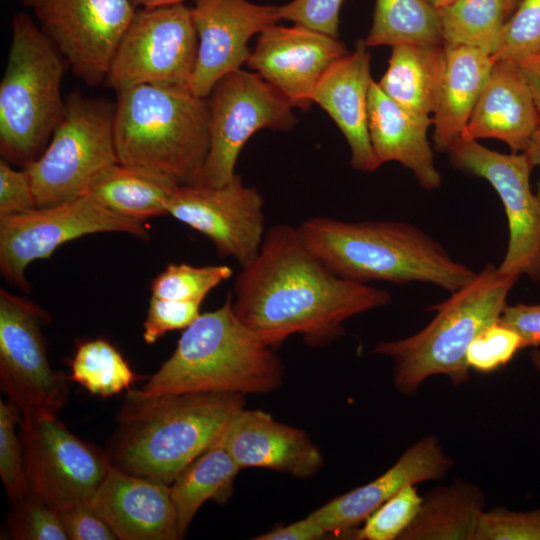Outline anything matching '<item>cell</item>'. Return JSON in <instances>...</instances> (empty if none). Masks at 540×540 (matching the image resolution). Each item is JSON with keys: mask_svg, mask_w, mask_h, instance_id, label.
<instances>
[{"mask_svg": "<svg viewBox=\"0 0 540 540\" xmlns=\"http://www.w3.org/2000/svg\"><path fill=\"white\" fill-rule=\"evenodd\" d=\"M387 290L331 272L306 246L297 227L272 226L256 257L241 266L232 306L237 318L266 346L300 334L311 347L344 334V322L386 306Z\"/></svg>", "mask_w": 540, "mask_h": 540, "instance_id": "6da1fadb", "label": "cell"}, {"mask_svg": "<svg viewBox=\"0 0 540 540\" xmlns=\"http://www.w3.org/2000/svg\"><path fill=\"white\" fill-rule=\"evenodd\" d=\"M243 408L245 395L238 393L146 396L130 389L117 414L107 453L114 467L171 485L222 436Z\"/></svg>", "mask_w": 540, "mask_h": 540, "instance_id": "7a4b0ae2", "label": "cell"}, {"mask_svg": "<svg viewBox=\"0 0 540 540\" xmlns=\"http://www.w3.org/2000/svg\"><path fill=\"white\" fill-rule=\"evenodd\" d=\"M310 251L334 274L367 283H428L453 293L476 276L434 238L400 221L312 217L297 227Z\"/></svg>", "mask_w": 540, "mask_h": 540, "instance_id": "3957f363", "label": "cell"}, {"mask_svg": "<svg viewBox=\"0 0 540 540\" xmlns=\"http://www.w3.org/2000/svg\"><path fill=\"white\" fill-rule=\"evenodd\" d=\"M284 374L279 356L237 318L229 293L221 307L184 329L172 355L138 391L268 394L283 385Z\"/></svg>", "mask_w": 540, "mask_h": 540, "instance_id": "277c9868", "label": "cell"}, {"mask_svg": "<svg viewBox=\"0 0 540 540\" xmlns=\"http://www.w3.org/2000/svg\"><path fill=\"white\" fill-rule=\"evenodd\" d=\"M519 277L486 264L470 283L428 308L436 315L422 330L404 339L376 344L372 353L392 360L397 390L412 395L435 375L448 377L453 385L467 382V350L477 336L498 321Z\"/></svg>", "mask_w": 540, "mask_h": 540, "instance_id": "5b68a950", "label": "cell"}, {"mask_svg": "<svg viewBox=\"0 0 540 540\" xmlns=\"http://www.w3.org/2000/svg\"><path fill=\"white\" fill-rule=\"evenodd\" d=\"M117 92L118 161L197 184L209 149V104L189 88L136 85Z\"/></svg>", "mask_w": 540, "mask_h": 540, "instance_id": "8992f818", "label": "cell"}, {"mask_svg": "<svg viewBox=\"0 0 540 540\" xmlns=\"http://www.w3.org/2000/svg\"><path fill=\"white\" fill-rule=\"evenodd\" d=\"M67 65L30 16H14L0 82V152L7 162L25 168L46 148L65 111L61 83Z\"/></svg>", "mask_w": 540, "mask_h": 540, "instance_id": "52a82bcc", "label": "cell"}, {"mask_svg": "<svg viewBox=\"0 0 540 540\" xmlns=\"http://www.w3.org/2000/svg\"><path fill=\"white\" fill-rule=\"evenodd\" d=\"M115 106L75 92L42 154L24 169L37 207L86 194L99 176L118 163L114 141Z\"/></svg>", "mask_w": 540, "mask_h": 540, "instance_id": "ba28073f", "label": "cell"}, {"mask_svg": "<svg viewBox=\"0 0 540 540\" xmlns=\"http://www.w3.org/2000/svg\"><path fill=\"white\" fill-rule=\"evenodd\" d=\"M101 232L149 238L142 221L112 211L90 194L0 217L1 274L9 283L28 291L25 270L31 262L49 258L68 241Z\"/></svg>", "mask_w": 540, "mask_h": 540, "instance_id": "9c48e42d", "label": "cell"}, {"mask_svg": "<svg viewBox=\"0 0 540 540\" xmlns=\"http://www.w3.org/2000/svg\"><path fill=\"white\" fill-rule=\"evenodd\" d=\"M19 430L29 491L56 510L89 503L112 467L108 453L49 411L21 413Z\"/></svg>", "mask_w": 540, "mask_h": 540, "instance_id": "30bf717a", "label": "cell"}, {"mask_svg": "<svg viewBox=\"0 0 540 540\" xmlns=\"http://www.w3.org/2000/svg\"><path fill=\"white\" fill-rule=\"evenodd\" d=\"M197 52L192 7L141 8L135 10L105 81L116 91L144 84L189 88Z\"/></svg>", "mask_w": 540, "mask_h": 540, "instance_id": "8fae6325", "label": "cell"}, {"mask_svg": "<svg viewBox=\"0 0 540 540\" xmlns=\"http://www.w3.org/2000/svg\"><path fill=\"white\" fill-rule=\"evenodd\" d=\"M210 96L209 149L197 184L217 187L236 175L240 151L254 133L289 130L296 118L290 102L256 72L226 74Z\"/></svg>", "mask_w": 540, "mask_h": 540, "instance_id": "7c38bea8", "label": "cell"}, {"mask_svg": "<svg viewBox=\"0 0 540 540\" xmlns=\"http://www.w3.org/2000/svg\"><path fill=\"white\" fill-rule=\"evenodd\" d=\"M47 312L32 301L0 290V382L20 413L58 414L68 400L69 376L48 362L42 326Z\"/></svg>", "mask_w": 540, "mask_h": 540, "instance_id": "4fadbf2b", "label": "cell"}, {"mask_svg": "<svg viewBox=\"0 0 540 540\" xmlns=\"http://www.w3.org/2000/svg\"><path fill=\"white\" fill-rule=\"evenodd\" d=\"M42 31L87 85L106 80L135 13L132 0H22Z\"/></svg>", "mask_w": 540, "mask_h": 540, "instance_id": "5bb4252c", "label": "cell"}, {"mask_svg": "<svg viewBox=\"0 0 540 540\" xmlns=\"http://www.w3.org/2000/svg\"><path fill=\"white\" fill-rule=\"evenodd\" d=\"M447 153L456 168L487 180L503 203L509 240L499 270L540 282V208L531 190L532 167L526 156L502 154L461 138Z\"/></svg>", "mask_w": 540, "mask_h": 540, "instance_id": "9a60e30c", "label": "cell"}, {"mask_svg": "<svg viewBox=\"0 0 540 540\" xmlns=\"http://www.w3.org/2000/svg\"><path fill=\"white\" fill-rule=\"evenodd\" d=\"M264 200L239 175L217 186L180 184L168 214L212 241L221 257L244 266L258 254L265 236Z\"/></svg>", "mask_w": 540, "mask_h": 540, "instance_id": "2e32d148", "label": "cell"}, {"mask_svg": "<svg viewBox=\"0 0 540 540\" xmlns=\"http://www.w3.org/2000/svg\"><path fill=\"white\" fill-rule=\"evenodd\" d=\"M192 16L198 36L197 60L189 90L207 98L226 74L250 56L249 39L280 19L277 6L247 0H195Z\"/></svg>", "mask_w": 540, "mask_h": 540, "instance_id": "e0dca14e", "label": "cell"}, {"mask_svg": "<svg viewBox=\"0 0 540 540\" xmlns=\"http://www.w3.org/2000/svg\"><path fill=\"white\" fill-rule=\"evenodd\" d=\"M347 53L336 37L302 25L274 24L259 34L246 63L293 107L307 109L324 74Z\"/></svg>", "mask_w": 540, "mask_h": 540, "instance_id": "ac0fdd59", "label": "cell"}, {"mask_svg": "<svg viewBox=\"0 0 540 540\" xmlns=\"http://www.w3.org/2000/svg\"><path fill=\"white\" fill-rule=\"evenodd\" d=\"M452 465L438 438L426 435L409 447L382 475L331 499L308 516L326 534L348 532L403 488L442 479Z\"/></svg>", "mask_w": 540, "mask_h": 540, "instance_id": "d6986e66", "label": "cell"}, {"mask_svg": "<svg viewBox=\"0 0 540 540\" xmlns=\"http://www.w3.org/2000/svg\"><path fill=\"white\" fill-rule=\"evenodd\" d=\"M224 446L244 468H266L306 479L323 467L320 449L309 435L276 421L262 410L243 408L222 435Z\"/></svg>", "mask_w": 540, "mask_h": 540, "instance_id": "ffe728a7", "label": "cell"}, {"mask_svg": "<svg viewBox=\"0 0 540 540\" xmlns=\"http://www.w3.org/2000/svg\"><path fill=\"white\" fill-rule=\"evenodd\" d=\"M120 540L181 539L170 485L112 465L89 502Z\"/></svg>", "mask_w": 540, "mask_h": 540, "instance_id": "44dd1931", "label": "cell"}, {"mask_svg": "<svg viewBox=\"0 0 540 540\" xmlns=\"http://www.w3.org/2000/svg\"><path fill=\"white\" fill-rule=\"evenodd\" d=\"M372 82L370 54L365 42L359 40L353 52L328 69L313 93V102L329 114L343 133L350 148L351 166L362 172H373L381 166L368 131Z\"/></svg>", "mask_w": 540, "mask_h": 540, "instance_id": "7402d4cb", "label": "cell"}, {"mask_svg": "<svg viewBox=\"0 0 540 540\" xmlns=\"http://www.w3.org/2000/svg\"><path fill=\"white\" fill-rule=\"evenodd\" d=\"M539 126L540 115L515 63L497 60L460 138H495L512 153H522Z\"/></svg>", "mask_w": 540, "mask_h": 540, "instance_id": "603a6c76", "label": "cell"}, {"mask_svg": "<svg viewBox=\"0 0 540 540\" xmlns=\"http://www.w3.org/2000/svg\"><path fill=\"white\" fill-rule=\"evenodd\" d=\"M368 131L380 165L399 162L413 173L422 188L441 187L442 177L434 163L427 129L417 124L374 81L368 97Z\"/></svg>", "mask_w": 540, "mask_h": 540, "instance_id": "cb8c5ba5", "label": "cell"}, {"mask_svg": "<svg viewBox=\"0 0 540 540\" xmlns=\"http://www.w3.org/2000/svg\"><path fill=\"white\" fill-rule=\"evenodd\" d=\"M445 70L432 115L435 149L447 152L462 134L496 62L493 55L463 45H444Z\"/></svg>", "mask_w": 540, "mask_h": 540, "instance_id": "d4e9b609", "label": "cell"}, {"mask_svg": "<svg viewBox=\"0 0 540 540\" xmlns=\"http://www.w3.org/2000/svg\"><path fill=\"white\" fill-rule=\"evenodd\" d=\"M444 70V45H395L388 68L377 83L417 124L428 129Z\"/></svg>", "mask_w": 540, "mask_h": 540, "instance_id": "484cf974", "label": "cell"}, {"mask_svg": "<svg viewBox=\"0 0 540 540\" xmlns=\"http://www.w3.org/2000/svg\"><path fill=\"white\" fill-rule=\"evenodd\" d=\"M180 184L167 173L118 162L104 171L86 194L120 215L143 222L168 214V204Z\"/></svg>", "mask_w": 540, "mask_h": 540, "instance_id": "4316f807", "label": "cell"}, {"mask_svg": "<svg viewBox=\"0 0 540 540\" xmlns=\"http://www.w3.org/2000/svg\"><path fill=\"white\" fill-rule=\"evenodd\" d=\"M485 502L482 490L463 479L435 487L399 540H474Z\"/></svg>", "mask_w": 540, "mask_h": 540, "instance_id": "83f0119b", "label": "cell"}, {"mask_svg": "<svg viewBox=\"0 0 540 540\" xmlns=\"http://www.w3.org/2000/svg\"><path fill=\"white\" fill-rule=\"evenodd\" d=\"M241 470L224 446L221 436L178 474L170 490L181 538L206 501L227 502Z\"/></svg>", "mask_w": 540, "mask_h": 540, "instance_id": "f1b7e54d", "label": "cell"}, {"mask_svg": "<svg viewBox=\"0 0 540 540\" xmlns=\"http://www.w3.org/2000/svg\"><path fill=\"white\" fill-rule=\"evenodd\" d=\"M369 46L444 45L437 9L427 0H376Z\"/></svg>", "mask_w": 540, "mask_h": 540, "instance_id": "f546056e", "label": "cell"}, {"mask_svg": "<svg viewBox=\"0 0 540 540\" xmlns=\"http://www.w3.org/2000/svg\"><path fill=\"white\" fill-rule=\"evenodd\" d=\"M444 45H463L498 53L504 25L505 0H455L437 9Z\"/></svg>", "mask_w": 540, "mask_h": 540, "instance_id": "4dcf8cb0", "label": "cell"}, {"mask_svg": "<svg viewBox=\"0 0 540 540\" xmlns=\"http://www.w3.org/2000/svg\"><path fill=\"white\" fill-rule=\"evenodd\" d=\"M69 365L70 380L90 394L101 397L130 390L131 385L141 378L131 369L120 351L101 338L79 343Z\"/></svg>", "mask_w": 540, "mask_h": 540, "instance_id": "1f68e13d", "label": "cell"}, {"mask_svg": "<svg viewBox=\"0 0 540 540\" xmlns=\"http://www.w3.org/2000/svg\"><path fill=\"white\" fill-rule=\"evenodd\" d=\"M232 275L233 270L227 265L169 264L154 278L151 284L152 296L202 303L213 288Z\"/></svg>", "mask_w": 540, "mask_h": 540, "instance_id": "d6a6232c", "label": "cell"}, {"mask_svg": "<svg viewBox=\"0 0 540 540\" xmlns=\"http://www.w3.org/2000/svg\"><path fill=\"white\" fill-rule=\"evenodd\" d=\"M424 500L416 485H409L392 496L364 521V526L354 534L359 540H394L415 519Z\"/></svg>", "mask_w": 540, "mask_h": 540, "instance_id": "836d02e7", "label": "cell"}, {"mask_svg": "<svg viewBox=\"0 0 540 540\" xmlns=\"http://www.w3.org/2000/svg\"><path fill=\"white\" fill-rule=\"evenodd\" d=\"M20 417L16 406L0 401V476L11 503L29 492L22 443L16 431Z\"/></svg>", "mask_w": 540, "mask_h": 540, "instance_id": "e575fe53", "label": "cell"}, {"mask_svg": "<svg viewBox=\"0 0 540 540\" xmlns=\"http://www.w3.org/2000/svg\"><path fill=\"white\" fill-rule=\"evenodd\" d=\"M8 528L13 539L67 540L58 511L32 492L12 503Z\"/></svg>", "mask_w": 540, "mask_h": 540, "instance_id": "d590c367", "label": "cell"}, {"mask_svg": "<svg viewBox=\"0 0 540 540\" xmlns=\"http://www.w3.org/2000/svg\"><path fill=\"white\" fill-rule=\"evenodd\" d=\"M540 51V0H521L506 20L495 60L516 61Z\"/></svg>", "mask_w": 540, "mask_h": 540, "instance_id": "8d00e7d4", "label": "cell"}, {"mask_svg": "<svg viewBox=\"0 0 540 540\" xmlns=\"http://www.w3.org/2000/svg\"><path fill=\"white\" fill-rule=\"evenodd\" d=\"M521 349L523 343L519 334L496 322L472 341L466 361L470 369L490 373L509 363Z\"/></svg>", "mask_w": 540, "mask_h": 540, "instance_id": "74e56055", "label": "cell"}, {"mask_svg": "<svg viewBox=\"0 0 540 540\" xmlns=\"http://www.w3.org/2000/svg\"><path fill=\"white\" fill-rule=\"evenodd\" d=\"M474 540H540V508L518 512L496 507L484 511Z\"/></svg>", "mask_w": 540, "mask_h": 540, "instance_id": "f35d334b", "label": "cell"}, {"mask_svg": "<svg viewBox=\"0 0 540 540\" xmlns=\"http://www.w3.org/2000/svg\"><path fill=\"white\" fill-rule=\"evenodd\" d=\"M200 305L201 303L196 301L151 296L143 324L144 341L153 344L169 331L186 329L200 315Z\"/></svg>", "mask_w": 540, "mask_h": 540, "instance_id": "ab89813d", "label": "cell"}, {"mask_svg": "<svg viewBox=\"0 0 540 540\" xmlns=\"http://www.w3.org/2000/svg\"><path fill=\"white\" fill-rule=\"evenodd\" d=\"M342 3L343 0H293L277 6V14L280 20L286 19L337 38Z\"/></svg>", "mask_w": 540, "mask_h": 540, "instance_id": "60d3db41", "label": "cell"}, {"mask_svg": "<svg viewBox=\"0 0 540 540\" xmlns=\"http://www.w3.org/2000/svg\"><path fill=\"white\" fill-rule=\"evenodd\" d=\"M58 511L69 540H115L108 524L91 508L89 503H75Z\"/></svg>", "mask_w": 540, "mask_h": 540, "instance_id": "b9f144b4", "label": "cell"}, {"mask_svg": "<svg viewBox=\"0 0 540 540\" xmlns=\"http://www.w3.org/2000/svg\"><path fill=\"white\" fill-rule=\"evenodd\" d=\"M30 178L24 170L17 171L0 160V217L36 208Z\"/></svg>", "mask_w": 540, "mask_h": 540, "instance_id": "7bdbcfd3", "label": "cell"}, {"mask_svg": "<svg viewBox=\"0 0 540 540\" xmlns=\"http://www.w3.org/2000/svg\"><path fill=\"white\" fill-rule=\"evenodd\" d=\"M497 322L517 332L523 348L540 345V304H507Z\"/></svg>", "mask_w": 540, "mask_h": 540, "instance_id": "ee69618b", "label": "cell"}, {"mask_svg": "<svg viewBox=\"0 0 540 540\" xmlns=\"http://www.w3.org/2000/svg\"><path fill=\"white\" fill-rule=\"evenodd\" d=\"M324 530L309 516L291 524L277 527L255 537V540H316L325 536Z\"/></svg>", "mask_w": 540, "mask_h": 540, "instance_id": "f6af8a7d", "label": "cell"}, {"mask_svg": "<svg viewBox=\"0 0 540 540\" xmlns=\"http://www.w3.org/2000/svg\"><path fill=\"white\" fill-rule=\"evenodd\" d=\"M513 62L524 78L540 115V51Z\"/></svg>", "mask_w": 540, "mask_h": 540, "instance_id": "bcb514c9", "label": "cell"}, {"mask_svg": "<svg viewBox=\"0 0 540 540\" xmlns=\"http://www.w3.org/2000/svg\"><path fill=\"white\" fill-rule=\"evenodd\" d=\"M522 153L526 156L532 168L534 166L540 167V126L532 136L526 150ZM535 196L540 208V180Z\"/></svg>", "mask_w": 540, "mask_h": 540, "instance_id": "7dc6e473", "label": "cell"}, {"mask_svg": "<svg viewBox=\"0 0 540 540\" xmlns=\"http://www.w3.org/2000/svg\"><path fill=\"white\" fill-rule=\"evenodd\" d=\"M188 0H132L134 6L140 5L142 8L166 6L177 3H184ZM195 1V0H192Z\"/></svg>", "mask_w": 540, "mask_h": 540, "instance_id": "c3c4849f", "label": "cell"}, {"mask_svg": "<svg viewBox=\"0 0 540 540\" xmlns=\"http://www.w3.org/2000/svg\"><path fill=\"white\" fill-rule=\"evenodd\" d=\"M520 1L521 0H505V15L507 19L515 11Z\"/></svg>", "mask_w": 540, "mask_h": 540, "instance_id": "681fc988", "label": "cell"}, {"mask_svg": "<svg viewBox=\"0 0 540 540\" xmlns=\"http://www.w3.org/2000/svg\"><path fill=\"white\" fill-rule=\"evenodd\" d=\"M530 359L535 369L540 372V349H535L530 353Z\"/></svg>", "mask_w": 540, "mask_h": 540, "instance_id": "f907efd6", "label": "cell"}, {"mask_svg": "<svg viewBox=\"0 0 540 540\" xmlns=\"http://www.w3.org/2000/svg\"><path fill=\"white\" fill-rule=\"evenodd\" d=\"M430 4H432L436 9H440L442 7H445L449 5L450 3L454 2L455 0H427Z\"/></svg>", "mask_w": 540, "mask_h": 540, "instance_id": "816d5d0a", "label": "cell"}]
</instances>
